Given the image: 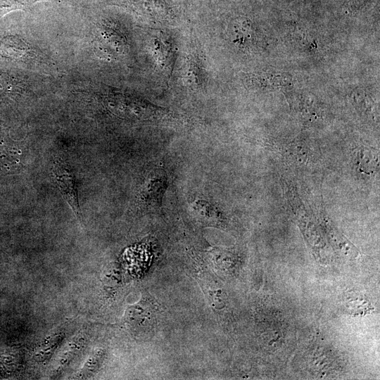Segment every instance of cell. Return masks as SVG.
I'll list each match as a JSON object with an SVG mask.
<instances>
[{"mask_svg": "<svg viewBox=\"0 0 380 380\" xmlns=\"http://www.w3.org/2000/svg\"><path fill=\"white\" fill-rule=\"evenodd\" d=\"M54 178L60 191L77 216L80 214L75 179L70 169L61 163H57L54 168Z\"/></svg>", "mask_w": 380, "mask_h": 380, "instance_id": "obj_1", "label": "cell"}, {"mask_svg": "<svg viewBox=\"0 0 380 380\" xmlns=\"http://www.w3.org/2000/svg\"><path fill=\"white\" fill-rule=\"evenodd\" d=\"M158 313V308L156 303L150 297H145L129 308L127 319L132 324L148 327L156 321Z\"/></svg>", "mask_w": 380, "mask_h": 380, "instance_id": "obj_2", "label": "cell"}]
</instances>
